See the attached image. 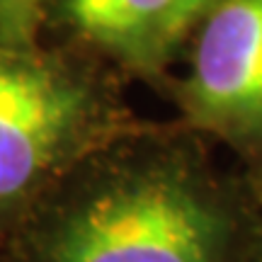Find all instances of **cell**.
Listing matches in <instances>:
<instances>
[{"label": "cell", "mask_w": 262, "mask_h": 262, "mask_svg": "<svg viewBox=\"0 0 262 262\" xmlns=\"http://www.w3.org/2000/svg\"><path fill=\"white\" fill-rule=\"evenodd\" d=\"M104 124L107 102L71 61L0 41V235L78 165Z\"/></svg>", "instance_id": "7a4b0ae2"}, {"label": "cell", "mask_w": 262, "mask_h": 262, "mask_svg": "<svg viewBox=\"0 0 262 262\" xmlns=\"http://www.w3.org/2000/svg\"><path fill=\"white\" fill-rule=\"evenodd\" d=\"M56 8L80 39L141 71L156 68L180 39L172 0H56Z\"/></svg>", "instance_id": "277c9868"}, {"label": "cell", "mask_w": 262, "mask_h": 262, "mask_svg": "<svg viewBox=\"0 0 262 262\" xmlns=\"http://www.w3.org/2000/svg\"><path fill=\"white\" fill-rule=\"evenodd\" d=\"M175 3V29L182 37L189 29V25L194 22L202 12L211 10L219 0H172Z\"/></svg>", "instance_id": "8992f818"}, {"label": "cell", "mask_w": 262, "mask_h": 262, "mask_svg": "<svg viewBox=\"0 0 262 262\" xmlns=\"http://www.w3.org/2000/svg\"><path fill=\"white\" fill-rule=\"evenodd\" d=\"M49 0H0V41L12 47L39 44Z\"/></svg>", "instance_id": "5b68a950"}, {"label": "cell", "mask_w": 262, "mask_h": 262, "mask_svg": "<svg viewBox=\"0 0 262 262\" xmlns=\"http://www.w3.org/2000/svg\"><path fill=\"white\" fill-rule=\"evenodd\" d=\"M54 185L0 235V262H221L226 221L170 158Z\"/></svg>", "instance_id": "6da1fadb"}, {"label": "cell", "mask_w": 262, "mask_h": 262, "mask_svg": "<svg viewBox=\"0 0 262 262\" xmlns=\"http://www.w3.org/2000/svg\"><path fill=\"white\" fill-rule=\"evenodd\" d=\"M185 95L202 124L238 139H260L262 0H219L211 8Z\"/></svg>", "instance_id": "3957f363"}]
</instances>
